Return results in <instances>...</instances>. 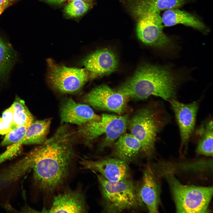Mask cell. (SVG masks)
I'll return each instance as SVG.
<instances>
[{
    "mask_svg": "<svg viewBox=\"0 0 213 213\" xmlns=\"http://www.w3.org/2000/svg\"><path fill=\"white\" fill-rule=\"evenodd\" d=\"M76 137V133L64 123L51 137L30 152L34 161L33 179L41 189L52 191L65 180L74 155Z\"/></svg>",
    "mask_w": 213,
    "mask_h": 213,
    "instance_id": "6da1fadb",
    "label": "cell"
},
{
    "mask_svg": "<svg viewBox=\"0 0 213 213\" xmlns=\"http://www.w3.org/2000/svg\"><path fill=\"white\" fill-rule=\"evenodd\" d=\"M176 78L167 69L145 64L140 67L117 91L136 99L145 100L153 95L169 101L175 95Z\"/></svg>",
    "mask_w": 213,
    "mask_h": 213,
    "instance_id": "7a4b0ae2",
    "label": "cell"
},
{
    "mask_svg": "<svg viewBox=\"0 0 213 213\" xmlns=\"http://www.w3.org/2000/svg\"><path fill=\"white\" fill-rule=\"evenodd\" d=\"M167 121L165 112L159 106L141 109L129 121L130 133L139 141L146 156L154 154L157 135Z\"/></svg>",
    "mask_w": 213,
    "mask_h": 213,
    "instance_id": "3957f363",
    "label": "cell"
},
{
    "mask_svg": "<svg viewBox=\"0 0 213 213\" xmlns=\"http://www.w3.org/2000/svg\"><path fill=\"white\" fill-rule=\"evenodd\" d=\"M159 176L165 178L168 183L177 212H207L213 195L212 186L184 185L169 173H163Z\"/></svg>",
    "mask_w": 213,
    "mask_h": 213,
    "instance_id": "277c9868",
    "label": "cell"
},
{
    "mask_svg": "<svg viewBox=\"0 0 213 213\" xmlns=\"http://www.w3.org/2000/svg\"><path fill=\"white\" fill-rule=\"evenodd\" d=\"M101 187L104 209L120 213L137 207L141 201L132 182L129 179L116 181L107 180L96 174Z\"/></svg>",
    "mask_w": 213,
    "mask_h": 213,
    "instance_id": "5b68a950",
    "label": "cell"
},
{
    "mask_svg": "<svg viewBox=\"0 0 213 213\" xmlns=\"http://www.w3.org/2000/svg\"><path fill=\"white\" fill-rule=\"evenodd\" d=\"M101 120L87 122L80 126L76 134L87 146L104 134L106 137L100 148L109 146L125 132L129 122L127 114L118 116L103 114Z\"/></svg>",
    "mask_w": 213,
    "mask_h": 213,
    "instance_id": "8992f818",
    "label": "cell"
},
{
    "mask_svg": "<svg viewBox=\"0 0 213 213\" xmlns=\"http://www.w3.org/2000/svg\"><path fill=\"white\" fill-rule=\"evenodd\" d=\"M139 16L136 27L138 38L149 45L163 47L169 44L171 40L164 33L160 11L151 4L143 6L136 10Z\"/></svg>",
    "mask_w": 213,
    "mask_h": 213,
    "instance_id": "52a82bcc",
    "label": "cell"
},
{
    "mask_svg": "<svg viewBox=\"0 0 213 213\" xmlns=\"http://www.w3.org/2000/svg\"><path fill=\"white\" fill-rule=\"evenodd\" d=\"M49 68V79L55 90L63 93L78 92L88 78V72L85 69L70 68L59 65L51 59L47 60Z\"/></svg>",
    "mask_w": 213,
    "mask_h": 213,
    "instance_id": "ba28073f",
    "label": "cell"
},
{
    "mask_svg": "<svg viewBox=\"0 0 213 213\" xmlns=\"http://www.w3.org/2000/svg\"><path fill=\"white\" fill-rule=\"evenodd\" d=\"M129 98L106 84L99 85L84 96L83 102L97 110L120 114L126 108Z\"/></svg>",
    "mask_w": 213,
    "mask_h": 213,
    "instance_id": "9c48e42d",
    "label": "cell"
},
{
    "mask_svg": "<svg viewBox=\"0 0 213 213\" xmlns=\"http://www.w3.org/2000/svg\"><path fill=\"white\" fill-rule=\"evenodd\" d=\"M80 163L83 169L99 173L110 181L128 179L130 175L127 163L116 158H106L95 160L82 158Z\"/></svg>",
    "mask_w": 213,
    "mask_h": 213,
    "instance_id": "30bf717a",
    "label": "cell"
},
{
    "mask_svg": "<svg viewBox=\"0 0 213 213\" xmlns=\"http://www.w3.org/2000/svg\"><path fill=\"white\" fill-rule=\"evenodd\" d=\"M174 113L181 138L180 152L185 154L194 130L199 104L197 102L184 104L174 99L169 101Z\"/></svg>",
    "mask_w": 213,
    "mask_h": 213,
    "instance_id": "8fae6325",
    "label": "cell"
},
{
    "mask_svg": "<svg viewBox=\"0 0 213 213\" xmlns=\"http://www.w3.org/2000/svg\"><path fill=\"white\" fill-rule=\"evenodd\" d=\"M81 64L92 79L109 74L117 69L118 59L115 53L107 49L97 50L83 59Z\"/></svg>",
    "mask_w": 213,
    "mask_h": 213,
    "instance_id": "7c38bea8",
    "label": "cell"
},
{
    "mask_svg": "<svg viewBox=\"0 0 213 213\" xmlns=\"http://www.w3.org/2000/svg\"><path fill=\"white\" fill-rule=\"evenodd\" d=\"M59 112L61 121L81 126L90 122L99 120L101 117L96 114L88 105L76 102L70 98H63Z\"/></svg>",
    "mask_w": 213,
    "mask_h": 213,
    "instance_id": "4fadbf2b",
    "label": "cell"
},
{
    "mask_svg": "<svg viewBox=\"0 0 213 213\" xmlns=\"http://www.w3.org/2000/svg\"><path fill=\"white\" fill-rule=\"evenodd\" d=\"M161 193L160 184L151 167L148 165L143 172L139 195L149 212H158Z\"/></svg>",
    "mask_w": 213,
    "mask_h": 213,
    "instance_id": "5bb4252c",
    "label": "cell"
},
{
    "mask_svg": "<svg viewBox=\"0 0 213 213\" xmlns=\"http://www.w3.org/2000/svg\"><path fill=\"white\" fill-rule=\"evenodd\" d=\"M43 211L45 213H85L87 207L84 195L78 190H75L55 196L50 208Z\"/></svg>",
    "mask_w": 213,
    "mask_h": 213,
    "instance_id": "9a60e30c",
    "label": "cell"
},
{
    "mask_svg": "<svg viewBox=\"0 0 213 213\" xmlns=\"http://www.w3.org/2000/svg\"><path fill=\"white\" fill-rule=\"evenodd\" d=\"M140 151V142L130 133L121 135L114 144V155L115 158L127 163L134 159Z\"/></svg>",
    "mask_w": 213,
    "mask_h": 213,
    "instance_id": "2e32d148",
    "label": "cell"
},
{
    "mask_svg": "<svg viewBox=\"0 0 213 213\" xmlns=\"http://www.w3.org/2000/svg\"><path fill=\"white\" fill-rule=\"evenodd\" d=\"M162 19V23L165 26L182 24L199 30H203L205 28L204 24L196 17L177 8L167 10Z\"/></svg>",
    "mask_w": 213,
    "mask_h": 213,
    "instance_id": "e0dca14e",
    "label": "cell"
},
{
    "mask_svg": "<svg viewBox=\"0 0 213 213\" xmlns=\"http://www.w3.org/2000/svg\"><path fill=\"white\" fill-rule=\"evenodd\" d=\"M51 123V118L33 122L27 128L21 142L26 144H43L47 139Z\"/></svg>",
    "mask_w": 213,
    "mask_h": 213,
    "instance_id": "ac0fdd59",
    "label": "cell"
},
{
    "mask_svg": "<svg viewBox=\"0 0 213 213\" xmlns=\"http://www.w3.org/2000/svg\"><path fill=\"white\" fill-rule=\"evenodd\" d=\"M17 58V53L12 45L0 37V83L7 81Z\"/></svg>",
    "mask_w": 213,
    "mask_h": 213,
    "instance_id": "d6986e66",
    "label": "cell"
},
{
    "mask_svg": "<svg viewBox=\"0 0 213 213\" xmlns=\"http://www.w3.org/2000/svg\"><path fill=\"white\" fill-rule=\"evenodd\" d=\"M199 139L196 152L198 155L213 156V127L212 120L204 122L198 130Z\"/></svg>",
    "mask_w": 213,
    "mask_h": 213,
    "instance_id": "ffe728a7",
    "label": "cell"
},
{
    "mask_svg": "<svg viewBox=\"0 0 213 213\" xmlns=\"http://www.w3.org/2000/svg\"><path fill=\"white\" fill-rule=\"evenodd\" d=\"M12 105L14 110L13 123L16 127L33 122V116L23 100L17 99Z\"/></svg>",
    "mask_w": 213,
    "mask_h": 213,
    "instance_id": "44dd1931",
    "label": "cell"
},
{
    "mask_svg": "<svg viewBox=\"0 0 213 213\" xmlns=\"http://www.w3.org/2000/svg\"><path fill=\"white\" fill-rule=\"evenodd\" d=\"M32 123H29L19 126L11 130L6 134L1 145L3 146L21 142V141L24 137L27 128Z\"/></svg>",
    "mask_w": 213,
    "mask_h": 213,
    "instance_id": "7402d4cb",
    "label": "cell"
},
{
    "mask_svg": "<svg viewBox=\"0 0 213 213\" xmlns=\"http://www.w3.org/2000/svg\"><path fill=\"white\" fill-rule=\"evenodd\" d=\"M90 5L83 0H74L67 4L64 11L66 14L71 17H79L88 10Z\"/></svg>",
    "mask_w": 213,
    "mask_h": 213,
    "instance_id": "603a6c76",
    "label": "cell"
},
{
    "mask_svg": "<svg viewBox=\"0 0 213 213\" xmlns=\"http://www.w3.org/2000/svg\"><path fill=\"white\" fill-rule=\"evenodd\" d=\"M189 0H151L154 8L157 10L177 8L185 4Z\"/></svg>",
    "mask_w": 213,
    "mask_h": 213,
    "instance_id": "cb8c5ba5",
    "label": "cell"
},
{
    "mask_svg": "<svg viewBox=\"0 0 213 213\" xmlns=\"http://www.w3.org/2000/svg\"><path fill=\"white\" fill-rule=\"evenodd\" d=\"M14 110L12 105L3 113L2 118L5 123L11 125L13 123Z\"/></svg>",
    "mask_w": 213,
    "mask_h": 213,
    "instance_id": "d4e9b609",
    "label": "cell"
},
{
    "mask_svg": "<svg viewBox=\"0 0 213 213\" xmlns=\"http://www.w3.org/2000/svg\"><path fill=\"white\" fill-rule=\"evenodd\" d=\"M16 127L12 123L9 124L5 123L1 118H0V134L4 135Z\"/></svg>",
    "mask_w": 213,
    "mask_h": 213,
    "instance_id": "484cf974",
    "label": "cell"
},
{
    "mask_svg": "<svg viewBox=\"0 0 213 213\" xmlns=\"http://www.w3.org/2000/svg\"><path fill=\"white\" fill-rule=\"evenodd\" d=\"M11 0H0V9L4 10Z\"/></svg>",
    "mask_w": 213,
    "mask_h": 213,
    "instance_id": "4316f807",
    "label": "cell"
},
{
    "mask_svg": "<svg viewBox=\"0 0 213 213\" xmlns=\"http://www.w3.org/2000/svg\"><path fill=\"white\" fill-rule=\"evenodd\" d=\"M51 4H59L61 3V0H43Z\"/></svg>",
    "mask_w": 213,
    "mask_h": 213,
    "instance_id": "83f0119b",
    "label": "cell"
},
{
    "mask_svg": "<svg viewBox=\"0 0 213 213\" xmlns=\"http://www.w3.org/2000/svg\"><path fill=\"white\" fill-rule=\"evenodd\" d=\"M4 10L2 9H0V15L2 13Z\"/></svg>",
    "mask_w": 213,
    "mask_h": 213,
    "instance_id": "f1b7e54d",
    "label": "cell"
},
{
    "mask_svg": "<svg viewBox=\"0 0 213 213\" xmlns=\"http://www.w3.org/2000/svg\"><path fill=\"white\" fill-rule=\"evenodd\" d=\"M65 0H61V3H62V2H63V1H65ZM70 0V1H72L74 0Z\"/></svg>",
    "mask_w": 213,
    "mask_h": 213,
    "instance_id": "f546056e",
    "label": "cell"
}]
</instances>
